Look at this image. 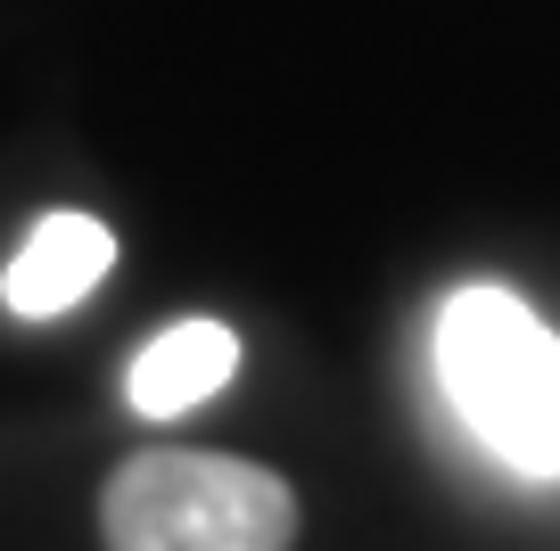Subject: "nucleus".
<instances>
[{"instance_id":"20e7f679","label":"nucleus","mask_w":560,"mask_h":551,"mask_svg":"<svg viewBox=\"0 0 560 551\" xmlns=\"http://www.w3.org/2000/svg\"><path fill=\"white\" fill-rule=\"evenodd\" d=\"M231 371H240V329L190 313V321H165L158 338L132 354V371H124V403H132L140 420H182V412H198V403L223 396Z\"/></svg>"},{"instance_id":"f03ea898","label":"nucleus","mask_w":560,"mask_h":551,"mask_svg":"<svg viewBox=\"0 0 560 551\" xmlns=\"http://www.w3.org/2000/svg\"><path fill=\"white\" fill-rule=\"evenodd\" d=\"M107 551H289L298 485L207 445H140L100 485Z\"/></svg>"},{"instance_id":"7ed1b4c3","label":"nucleus","mask_w":560,"mask_h":551,"mask_svg":"<svg viewBox=\"0 0 560 551\" xmlns=\"http://www.w3.org/2000/svg\"><path fill=\"white\" fill-rule=\"evenodd\" d=\"M107 272H116V231L100 214H42L25 231V247L9 256V272H0V305L18 313V321H58Z\"/></svg>"},{"instance_id":"f257e3e1","label":"nucleus","mask_w":560,"mask_h":551,"mask_svg":"<svg viewBox=\"0 0 560 551\" xmlns=\"http://www.w3.org/2000/svg\"><path fill=\"white\" fill-rule=\"evenodd\" d=\"M438 387L511 478L560 485V329L527 296L470 280L438 313Z\"/></svg>"}]
</instances>
